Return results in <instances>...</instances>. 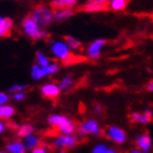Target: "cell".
Here are the masks:
<instances>
[{
    "instance_id": "6da1fadb",
    "label": "cell",
    "mask_w": 153,
    "mask_h": 153,
    "mask_svg": "<svg viewBox=\"0 0 153 153\" xmlns=\"http://www.w3.org/2000/svg\"><path fill=\"white\" fill-rule=\"evenodd\" d=\"M48 48H49V53L51 56L56 60L61 61L62 64H66L69 59H71L74 56L64 39L48 38Z\"/></svg>"
},
{
    "instance_id": "7a4b0ae2",
    "label": "cell",
    "mask_w": 153,
    "mask_h": 153,
    "mask_svg": "<svg viewBox=\"0 0 153 153\" xmlns=\"http://www.w3.org/2000/svg\"><path fill=\"white\" fill-rule=\"evenodd\" d=\"M29 16L44 30L51 26V23L54 22V10L51 7L46 4H38L34 7Z\"/></svg>"
},
{
    "instance_id": "3957f363",
    "label": "cell",
    "mask_w": 153,
    "mask_h": 153,
    "mask_svg": "<svg viewBox=\"0 0 153 153\" xmlns=\"http://www.w3.org/2000/svg\"><path fill=\"white\" fill-rule=\"evenodd\" d=\"M21 30L22 33L26 37L33 42L39 41L43 38L47 37L48 32L46 30L42 29L37 23L31 18L30 16H26L21 22Z\"/></svg>"
},
{
    "instance_id": "277c9868",
    "label": "cell",
    "mask_w": 153,
    "mask_h": 153,
    "mask_svg": "<svg viewBox=\"0 0 153 153\" xmlns=\"http://www.w3.org/2000/svg\"><path fill=\"white\" fill-rule=\"evenodd\" d=\"M76 132L80 137H86L89 134H92L95 137H103L104 136V131L100 126L99 121L94 118H89L83 123H81L78 126Z\"/></svg>"
},
{
    "instance_id": "5b68a950",
    "label": "cell",
    "mask_w": 153,
    "mask_h": 153,
    "mask_svg": "<svg viewBox=\"0 0 153 153\" xmlns=\"http://www.w3.org/2000/svg\"><path fill=\"white\" fill-rule=\"evenodd\" d=\"M105 136L109 141H112L116 144H124L127 141V134L126 131L117 126H108L104 130Z\"/></svg>"
},
{
    "instance_id": "8992f818",
    "label": "cell",
    "mask_w": 153,
    "mask_h": 153,
    "mask_svg": "<svg viewBox=\"0 0 153 153\" xmlns=\"http://www.w3.org/2000/svg\"><path fill=\"white\" fill-rule=\"evenodd\" d=\"M107 41L104 38H96L92 41L85 48V55L90 60H97L101 55L104 46L106 45Z\"/></svg>"
},
{
    "instance_id": "52a82bcc",
    "label": "cell",
    "mask_w": 153,
    "mask_h": 153,
    "mask_svg": "<svg viewBox=\"0 0 153 153\" xmlns=\"http://www.w3.org/2000/svg\"><path fill=\"white\" fill-rule=\"evenodd\" d=\"M79 143V139L74 134H59L54 138L53 144L55 148L65 149V150H70L76 147Z\"/></svg>"
},
{
    "instance_id": "ba28073f",
    "label": "cell",
    "mask_w": 153,
    "mask_h": 153,
    "mask_svg": "<svg viewBox=\"0 0 153 153\" xmlns=\"http://www.w3.org/2000/svg\"><path fill=\"white\" fill-rule=\"evenodd\" d=\"M39 92H41V95L43 97H45V99L56 100L60 95L61 90L59 88V85H58V83L49 81V82L42 84V86L39 88Z\"/></svg>"
},
{
    "instance_id": "9c48e42d",
    "label": "cell",
    "mask_w": 153,
    "mask_h": 153,
    "mask_svg": "<svg viewBox=\"0 0 153 153\" xmlns=\"http://www.w3.org/2000/svg\"><path fill=\"white\" fill-rule=\"evenodd\" d=\"M108 1L109 0H88L83 6V10L89 13L103 12L108 10Z\"/></svg>"
},
{
    "instance_id": "30bf717a",
    "label": "cell",
    "mask_w": 153,
    "mask_h": 153,
    "mask_svg": "<svg viewBox=\"0 0 153 153\" xmlns=\"http://www.w3.org/2000/svg\"><path fill=\"white\" fill-rule=\"evenodd\" d=\"M129 119L134 124L147 125L153 121V111L151 108H146L143 113L134 112L129 115Z\"/></svg>"
},
{
    "instance_id": "8fae6325",
    "label": "cell",
    "mask_w": 153,
    "mask_h": 153,
    "mask_svg": "<svg viewBox=\"0 0 153 153\" xmlns=\"http://www.w3.org/2000/svg\"><path fill=\"white\" fill-rule=\"evenodd\" d=\"M134 146L143 153H149L152 149V139L148 132L138 134L134 139Z\"/></svg>"
},
{
    "instance_id": "7c38bea8",
    "label": "cell",
    "mask_w": 153,
    "mask_h": 153,
    "mask_svg": "<svg viewBox=\"0 0 153 153\" xmlns=\"http://www.w3.org/2000/svg\"><path fill=\"white\" fill-rule=\"evenodd\" d=\"M71 121L72 119L61 114H51L47 117L48 124L51 125V127L56 128L58 131L60 130L61 128H64L65 126H67L68 124H70Z\"/></svg>"
},
{
    "instance_id": "4fadbf2b",
    "label": "cell",
    "mask_w": 153,
    "mask_h": 153,
    "mask_svg": "<svg viewBox=\"0 0 153 153\" xmlns=\"http://www.w3.org/2000/svg\"><path fill=\"white\" fill-rule=\"evenodd\" d=\"M13 25H14V23L11 18H4V16H0V38L8 37L11 35Z\"/></svg>"
},
{
    "instance_id": "5bb4252c",
    "label": "cell",
    "mask_w": 153,
    "mask_h": 153,
    "mask_svg": "<svg viewBox=\"0 0 153 153\" xmlns=\"http://www.w3.org/2000/svg\"><path fill=\"white\" fill-rule=\"evenodd\" d=\"M79 0H51V7L53 9H74Z\"/></svg>"
},
{
    "instance_id": "9a60e30c",
    "label": "cell",
    "mask_w": 153,
    "mask_h": 153,
    "mask_svg": "<svg viewBox=\"0 0 153 153\" xmlns=\"http://www.w3.org/2000/svg\"><path fill=\"white\" fill-rule=\"evenodd\" d=\"M74 9H56L54 10V21L56 22H64L66 20L74 16Z\"/></svg>"
},
{
    "instance_id": "2e32d148",
    "label": "cell",
    "mask_w": 153,
    "mask_h": 153,
    "mask_svg": "<svg viewBox=\"0 0 153 153\" xmlns=\"http://www.w3.org/2000/svg\"><path fill=\"white\" fill-rule=\"evenodd\" d=\"M6 150L9 153H25L26 147L24 142L20 140L11 141L6 146Z\"/></svg>"
},
{
    "instance_id": "e0dca14e",
    "label": "cell",
    "mask_w": 153,
    "mask_h": 153,
    "mask_svg": "<svg viewBox=\"0 0 153 153\" xmlns=\"http://www.w3.org/2000/svg\"><path fill=\"white\" fill-rule=\"evenodd\" d=\"M16 111L11 104L0 106V120H9L16 115Z\"/></svg>"
},
{
    "instance_id": "ac0fdd59",
    "label": "cell",
    "mask_w": 153,
    "mask_h": 153,
    "mask_svg": "<svg viewBox=\"0 0 153 153\" xmlns=\"http://www.w3.org/2000/svg\"><path fill=\"white\" fill-rule=\"evenodd\" d=\"M35 132V127L32 124H23L16 128V136L19 138H26Z\"/></svg>"
},
{
    "instance_id": "d6986e66",
    "label": "cell",
    "mask_w": 153,
    "mask_h": 153,
    "mask_svg": "<svg viewBox=\"0 0 153 153\" xmlns=\"http://www.w3.org/2000/svg\"><path fill=\"white\" fill-rule=\"evenodd\" d=\"M129 2H130V0H109L108 3H107V7L112 11L119 12V11H124L127 8Z\"/></svg>"
},
{
    "instance_id": "ffe728a7",
    "label": "cell",
    "mask_w": 153,
    "mask_h": 153,
    "mask_svg": "<svg viewBox=\"0 0 153 153\" xmlns=\"http://www.w3.org/2000/svg\"><path fill=\"white\" fill-rule=\"evenodd\" d=\"M64 41L67 43L68 47L70 48L71 51H80L82 49V43L80 39L72 35H66L64 37Z\"/></svg>"
},
{
    "instance_id": "44dd1931",
    "label": "cell",
    "mask_w": 153,
    "mask_h": 153,
    "mask_svg": "<svg viewBox=\"0 0 153 153\" xmlns=\"http://www.w3.org/2000/svg\"><path fill=\"white\" fill-rule=\"evenodd\" d=\"M31 78L33 79V81H42L43 79L46 78L45 76V72H44V68L41 67L39 65L35 64L32 65V67H31Z\"/></svg>"
},
{
    "instance_id": "7402d4cb",
    "label": "cell",
    "mask_w": 153,
    "mask_h": 153,
    "mask_svg": "<svg viewBox=\"0 0 153 153\" xmlns=\"http://www.w3.org/2000/svg\"><path fill=\"white\" fill-rule=\"evenodd\" d=\"M24 144H25L26 149H30V150H33L34 148L38 147L41 144V138L36 136V134H31L29 137L24 138Z\"/></svg>"
},
{
    "instance_id": "603a6c76",
    "label": "cell",
    "mask_w": 153,
    "mask_h": 153,
    "mask_svg": "<svg viewBox=\"0 0 153 153\" xmlns=\"http://www.w3.org/2000/svg\"><path fill=\"white\" fill-rule=\"evenodd\" d=\"M35 60H36V64L39 65L41 67H47L48 65L51 62V58L41 51H37L35 53Z\"/></svg>"
},
{
    "instance_id": "cb8c5ba5",
    "label": "cell",
    "mask_w": 153,
    "mask_h": 153,
    "mask_svg": "<svg viewBox=\"0 0 153 153\" xmlns=\"http://www.w3.org/2000/svg\"><path fill=\"white\" fill-rule=\"evenodd\" d=\"M74 80L72 76H65L59 80L58 85H59V88H60L61 91H66V90L70 89L71 86L74 85Z\"/></svg>"
},
{
    "instance_id": "d4e9b609",
    "label": "cell",
    "mask_w": 153,
    "mask_h": 153,
    "mask_svg": "<svg viewBox=\"0 0 153 153\" xmlns=\"http://www.w3.org/2000/svg\"><path fill=\"white\" fill-rule=\"evenodd\" d=\"M43 68H44V72L46 76H55V74H57L59 72V64H58L57 61H51L47 67Z\"/></svg>"
},
{
    "instance_id": "484cf974",
    "label": "cell",
    "mask_w": 153,
    "mask_h": 153,
    "mask_svg": "<svg viewBox=\"0 0 153 153\" xmlns=\"http://www.w3.org/2000/svg\"><path fill=\"white\" fill-rule=\"evenodd\" d=\"M26 89H27V85H26V84H24V83H13L12 85L8 89V93L12 95V94H14V93L25 91Z\"/></svg>"
},
{
    "instance_id": "4316f807",
    "label": "cell",
    "mask_w": 153,
    "mask_h": 153,
    "mask_svg": "<svg viewBox=\"0 0 153 153\" xmlns=\"http://www.w3.org/2000/svg\"><path fill=\"white\" fill-rule=\"evenodd\" d=\"M107 149L108 148H107V146L105 143H99L93 148L92 153H105L107 151Z\"/></svg>"
},
{
    "instance_id": "83f0119b",
    "label": "cell",
    "mask_w": 153,
    "mask_h": 153,
    "mask_svg": "<svg viewBox=\"0 0 153 153\" xmlns=\"http://www.w3.org/2000/svg\"><path fill=\"white\" fill-rule=\"evenodd\" d=\"M9 101H10L9 93H6V92L0 91V106L6 105V104H9Z\"/></svg>"
},
{
    "instance_id": "f1b7e54d",
    "label": "cell",
    "mask_w": 153,
    "mask_h": 153,
    "mask_svg": "<svg viewBox=\"0 0 153 153\" xmlns=\"http://www.w3.org/2000/svg\"><path fill=\"white\" fill-rule=\"evenodd\" d=\"M32 153H48V144H46V143L39 144L38 147L33 149Z\"/></svg>"
},
{
    "instance_id": "f546056e",
    "label": "cell",
    "mask_w": 153,
    "mask_h": 153,
    "mask_svg": "<svg viewBox=\"0 0 153 153\" xmlns=\"http://www.w3.org/2000/svg\"><path fill=\"white\" fill-rule=\"evenodd\" d=\"M26 97V92L25 91H22V92H18L12 94V100L16 101V102H21Z\"/></svg>"
},
{
    "instance_id": "4dcf8cb0",
    "label": "cell",
    "mask_w": 153,
    "mask_h": 153,
    "mask_svg": "<svg viewBox=\"0 0 153 153\" xmlns=\"http://www.w3.org/2000/svg\"><path fill=\"white\" fill-rule=\"evenodd\" d=\"M93 111L96 113V114H101L103 112V106L101 104H95L94 107H93Z\"/></svg>"
},
{
    "instance_id": "1f68e13d",
    "label": "cell",
    "mask_w": 153,
    "mask_h": 153,
    "mask_svg": "<svg viewBox=\"0 0 153 153\" xmlns=\"http://www.w3.org/2000/svg\"><path fill=\"white\" fill-rule=\"evenodd\" d=\"M6 128H7V125L3 123V120H0V134H2L4 132Z\"/></svg>"
},
{
    "instance_id": "d6a6232c",
    "label": "cell",
    "mask_w": 153,
    "mask_h": 153,
    "mask_svg": "<svg viewBox=\"0 0 153 153\" xmlns=\"http://www.w3.org/2000/svg\"><path fill=\"white\" fill-rule=\"evenodd\" d=\"M147 90L150 91V92H153V80H150L147 84Z\"/></svg>"
},
{
    "instance_id": "836d02e7",
    "label": "cell",
    "mask_w": 153,
    "mask_h": 153,
    "mask_svg": "<svg viewBox=\"0 0 153 153\" xmlns=\"http://www.w3.org/2000/svg\"><path fill=\"white\" fill-rule=\"evenodd\" d=\"M128 153H143V152H142L141 150H139V149H137V148H136V149H131V150L129 151Z\"/></svg>"
},
{
    "instance_id": "e575fe53",
    "label": "cell",
    "mask_w": 153,
    "mask_h": 153,
    "mask_svg": "<svg viewBox=\"0 0 153 153\" xmlns=\"http://www.w3.org/2000/svg\"><path fill=\"white\" fill-rule=\"evenodd\" d=\"M105 153H118V151L115 150V149H113V148H108V149H107V151H106Z\"/></svg>"
},
{
    "instance_id": "d590c367",
    "label": "cell",
    "mask_w": 153,
    "mask_h": 153,
    "mask_svg": "<svg viewBox=\"0 0 153 153\" xmlns=\"http://www.w3.org/2000/svg\"><path fill=\"white\" fill-rule=\"evenodd\" d=\"M60 153H68L67 150H65V149H61L60 150Z\"/></svg>"
},
{
    "instance_id": "8d00e7d4",
    "label": "cell",
    "mask_w": 153,
    "mask_h": 153,
    "mask_svg": "<svg viewBox=\"0 0 153 153\" xmlns=\"http://www.w3.org/2000/svg\"><path fill=\"white\" fill-rule=\"evenodd\" d=\"M0 153H6V152H2V151H0Z\"/></svg>"
},
{
    "instance_id": "74e56055",
    "label": "cell",
    "mask_w": 153,
    "mask_h": 153,
    "mask_svg": "<svg viewBox=\"0 0 153 153\" xmlns=\"http://www.w3.org/2000/svg\"><path fill=\"white\" fill-rule=\"evenodd\" d=\"M14 1H16V0H14Z\"/></svg>"
}]
</instances>
